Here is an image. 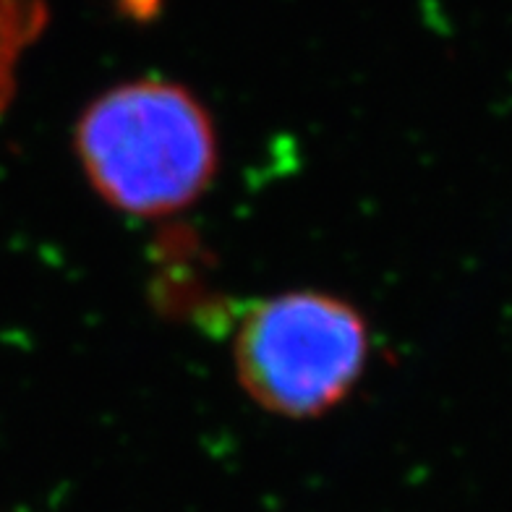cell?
Wrapping results in <instances>:
<instances>
[{
	"label": "cell",
	"instance_id": "1",
	"mask_svg": "<svg viewBox=\"0 0 512 512\" xmlns=\"http://www.w3.org/2000/svg\"><path fill=\"white\" fill-rule=\"evenodd\" d=\"M74 144L92 189L131 217L176 215L217 168L209 113L168 81H131L89 102Z\"/></svg>",
	"mask_w": 512,
	"mask_h": 512
},
{
	"label": "cell",
	"instance_id": "2",
	"mask_svg": "<svg viewBox=\"0 0 512 512\" xmlns=\"http://www.w3.org/2000/svg\"><path fill=\"white\" fill-rule=\"evenodd\" d=\"M233 358L251 400L277 416L314 418L356 387L369 358V330L351 304L298 290L246 314Z\"/></svg>",
	"mask_w": 512,
	"mask_h": 512
}]
</instances>
